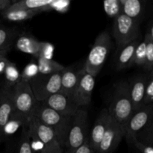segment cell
Returning <instances> with one entry per match:
<instances>
[{
  "label": "cell",
  "instance_id": "603a6c76",
  "mask_svg": "<svg viewBox=\"0 0 153 153\" xmlns=\"http://www.w3.org/2000/svg\"><path fill=\"white\" fill-rule=\"evenodd\" d=\"M52 0H21L13 1L9 9H19V10H34L40 9L50 4Z\"/></svg>",
  "mask_w": 153,
  "mask_h": 153
},
{
  "label": "cell",
  "instance_id": "3957f363",
  "mask_svg": "<svg viewBox=\"0 0 153 153\" xmlns=\"http://www.w3.org/2000/svg\"><path fill=\"white\" fill-rule=\"evenodd\" d=\"M111 48V39L110 34L107 31H102L97 36L88 54L83 67L85 71L96 77L102 68Z\"/></svg>",
  "mask_w": 153,
  "mask_h": 153
},
{
  "label": "cell",
  "instance_id": "1f68e13d",
  "mask_svg": "<svg viewBox=\"0 0 153 153\" xmlns=\"http://www.w3.org/2000/svg\"><path fill=\"white\" fill-rule=\"evenodd\" d=\"M18 153H34L30 144V137L28 128H25V126L24 127L21 133Z\"/></svg>",
  "mask_w": 153,
  "mask_h": 153
},
{
  "label": "cell",
  "instance_id": "ffe728a7",
  "mask_svg": "<svg viewBox=\"0 0 153 153\" xmlns=\"http://www.w3.org/2000/svg\"><path fill=\"white\" fill-rule=\"evenodd\" d=\"M28 119L13 113L10 119L7 121L6 125L3 128L2 131H1V141L7 140V138L11 137L16 131H18L20 127L26 126L28 125Z\"/></svg>",
  "mask_w": 153,
  "mask_h": 153
},
{
  "label": "cell",
  "instance_id": "5b68a950",
  "mask_svg": "<svg viewBox=\"0 0 153 153\" xmlns=\"http://www.w3.org/2000/svg\"><path fill=\"white\" fill-rule=\"evenodd\" d=\"M37 102L28 82L21 80L13 88V114L29 120Z\"/></svg>",
  "mask_w": 153,
  "mask_h": 153
},
{
  "label": "cell",
  "instance_id": "4dcf8cb0",
  "mask_svg": "<svg viewBox=\"0 0 153 153\" xmlns=\"http://www.w3.org/2000/svg\"><path fill=\"white\" fill-rule=\"evenodd\" d=\"M144 39L146 43V64L144 69L146 71L151 72L153 70V42L148 32L145 34Z\"/></svg>",
  "mask_w": 153,
  "mask_h": 153
},
{
  "label": "cell",
  "instance_id": "8fae6325",
  "mask_svg": "<svg viewBox=\"0 0 153 153\" xmlns=\"http://www.w3.org/2000/svg\"><path fill=\"white\" fill-rule=\"evenodd\" d=\"M125 132L120 126L111 117L108 127L100 142L96 153H112L116 149Z\"/></svg>",
  "mask_w": 153,
  "mask_h": 153
},
{
  "label": "cell",
  "instance_id": "e575fe53",
  "mask_svg": "<svg viewBox=\"0 0 153 153\" xmlns=\"http://www.w3.org/2000/svg\"><path fill=\"white\" fill-rule=\"evenodd\" d=\"M54 50L55 47L53 45L48 42H41V47L39 58H45V59H53Z\"/></svg>",
  "mask_w": 153,
  "mask_h": 153
},
{
  "label": "cell",
  "instance_id": "52a82bcc",
  "mask_svg": "<svg viewBox=\"0 0 153 153\" xmlns=\"http://www.w3.org/2000/svg\"><path fill=\"white\" fill-rule=\"evenodd\" d=\"M27 127L29 135L37 137L42 142L44 146L43 153H64L53 131L41 123L37 118L30 117Z\"/></svg>",
  "mask_w": 153,
  "mask_h": 153
},
{
  "label": "cell",
  "instance_id": "8d00e7d4",
  "mask_svg": "<svg viewBox=\"0 0 153 153\" xmlns=\"http://www.w3.org/2000/svg\"><path fill=\"white\" fill-rule=\"evenodd\" d=\"M12 4L13 1L10 0H0V11L2 12L7 10Z\"/></svg>",
  "mask_w": 153,
  "mask_h": 153
},
{
  "label": "cell",
  "instance_id": "2e32d148",
  "mask_svg": "<svg viewBox=\"0 0 153 153\" xmlns=\"http://www.w3.org/2000/svg\"><path fill=\"white\" fill-rule=\"evenodd\" d=\"M82 70H75L73 67H64L62 71L61 84V94L72 97L80 79Z\"/></svg>",
  "mask_w": 153,
  "mask_h": 153
},
{
  "label": "cell",
  "instance_id": "44dd1931",
  "mask_svg": "<svg viewBox=\"0 0 153 153\" xmlns=\"http://www.w3.org/2000/svg\"><path fill=\"white\" fill-rule=\"evenodd\" d=\"M122 5V13L126 16L138 21L143 12V1L140 0H120Z\"/></svg>",
  "mask_w": 153,
  "mask_h": 153
},
{
  "label": "cell",
  "instance_id": "8992f818",
  "mask_svg": "<svg viewBox=\"0 0 153 153\" xmlns=\"http://www.w3.org/2000/svg\"><path fill=\"white\" fill-rule=\"evenodd\" d=\"M62 71L49 75L39 73L29 82L37 102L45 101L50 96L60 92Z\"/></svg>",
  "mask_w": 153,
  "mask_h": 153
},
{
  "label": "cell",
  "instance_id": "9a60e30c",
  "mask_svg": "<svg viewBox=\"0 0 153 153\" xmlns=\"http://www.w3.org/2000/svg\"><path fill=\"white\" fill-rule=\"evenodd\" d=\"M147 76H138L132 79L129 84V93L132 105L133 113L144 106Z\"/></svg>",
  "mask_w": 153,
  "mask_h": 153
},
{
  "label": "cell",
  "instance_id": "d4e9b609",
  "mask_svg": "<svg viewBox=\"0 0 153 153\" xmlns=\"http://www.w3.org/2000/svg\"><path fill=\"white\" fill-rule=\"evenodd\" d=\"M137 138H140V142L145 144L153 146V110L149 120L146 126L136 135Z\"/></svg>",
  "mask_w": 153,
  "mask_h": 153
},
{
  "label": "cell",
  "instance_id": "d590c367",
  "mask_svg": "<svg viewBox=\"0 0 153 153\" xmlns=\"http://www.w3.org/2000/svg\"><path fill=\"white\" fill-rule=\"evenodd\" d=\"M74 153H95L89 143V137L86 139L85 143L79 148H78Z\"/></svg>",
  "mask_w": 153,
  "mask_h": 153
},
{
  "label": "cell",
  "instance_id": "484cf974",
  "mask_svg": "<svg viewBox=\"0 0 153 153\" xmlns=\"http://www.w3.org/2000/svg\"><path fill=\"white\" fill-rule=\"evenodd\" d=\"M71 2L68 0H52L50 4L43 7L44 12L56 11L58 13H65L68 11Z\"/></svg>",
  "mask_w": 153,
  "mask_h": 153
},
{
  "label": "cell",
  "instance_id": "e0dca14e",
  "mask_svg": "<svg viewBox=\"0 0 153 153\" xmlns=\"http://www.w3.org/2000/svg\"><path fill=\"white\" fill-rule=\"evenodd\" d=\"M138 43V40H136L122 46L121 48H119L120 52L117 59V70H123L134 65L133 61H134V52Z\"/></svg>",
  "mask_w": 153,
  "mask_h": 153
},
{
  "label": "cell",
  "instance_id": "30bf717a",
  "mask_svg": "<svg viewBox=\"0 0 153 153\" xmlns=\"http://www.w3.org/2000/svg\"><path fill=\"white\" fill-rule=\"evenodd\" d=\"M43 102L66 117H73L76 111L80 108L76 104L73 97L61 93H57L50 96L43 101Z\"/></svg>",
  "mask_w": 153,
  "mask_h": 153
},
{
  "label": "cell",
  "instance_id": "5bb4252c",
  "mask_svg": "<svg viewBox=\"0 0 153 153\" xmlns=\"http://www.w3.org/2000/svg\"><path fill=\"white\" fill-rule=\"evenodd\" d=\"M111 116L108 109L105 108L97 117L95 124L89 134V143L94 152H97L98 146L108 127Z\"/></svg>",
  "mask_w": 153,
  "mask_h": 153
},
{
  "label": "cell",
  "instance_id": "ba28073f",
  "mask_svg": "<svg viewBox=\"0 0 153 153\" xmlns=\"http://www.w3.org/2000/svg\"><path fill=\"white\" fill-rule=\"evenodd\" d=\"M113 35L118 48L137 40L139 35L138 21L121 13L114 18Z\"/></svg>",
  "mask_w": 153,
  "mask_h": 153
},
{
  "label": "cell",
  "instance_id": "9c48e42d",
  "mask_svg": "<svg viewBox=\"0 0 153 153\" xmlns=\"http://www.w3.org/2000/svg\"><path fill=\"white\" fill-rule=\"evenodd\" d=\"M95 87V77L82 70L79 83L72 97L79 108L88 105L91 102L92 93Z\"/></svg>",
  "mask_w": 153,
  "mask_h": 153
},
{
  "label": "cell",
  "instance_id": "cb8c5ba5",
  "mask_svg": "<svg viewBox=\"0 0 153 153\" xmlns=\"http://www.w3.org/2000/svg\"><path fill=\"white\" fill-rule=\"evenodd\" d=\"M3 74L5 78L6 85L10 87H14L21 81V73H19L16 64L10 61L6 67Z\"/></svg>",
  "mask_w": 153,
  "mask_h": 153
},
{
  "label": "cell",
  "instance_id": "74e56055",
  "mask_svg": "<svg viewBox=\"0 0 153 153\" xmlns=\"http://www.w3.org/2000/svg\"><path fill=\"white\" fill-rule=\"evenodd\" d=\"M9 62H10V61H8L6 57L0 58V74L4 73V70H5L6 67H7Z\"/></svg>",
  "mask_w": 153,
  "mask_h": 153
},
{
  "label": "cell",
  "instance_id": "6da1fadb",
  "mask_svg": "<svg viewBox=\"0 0 153 153\" xmlns=\"http://www.w3.org/2000/svg\"><path fill=\"white\" fill-rule=\"evenodd\" d=\"M31 116L53 131L64 152L67 135L74 116L73 117L62 116L43 102H37Z\"/></svg>",
  "mask_w": 153,
  "mask_h": 153
},
{
  "label": "cell",
  "instance_id": "836d02e7",
  "mask_svg": "<svg viewBox=\"0 0 153 153\" xmlns=\"http://www.w3.org/2000/svg\"><path fill=\"white\" fill-rule=\"evenodd\" d=\"M127 140L134 145V147L140 153H153V146L140 142L138 138H137L136 135L131 136Z\"/></svg>",
  "mask_w": 153,
  "mask_h": 153
},
{
  "label": "cell",
  "instance_id": "ab89813d",
  "mask_svg": "<svg viewBox=\"0 0 153 153\" xmlns=\"http://www.w3.org/2000/svg\"><path fill=\"white\" fill-rule=\"evenodd\" d=\"M7 53V50L4 51H0V58H4V57H6Z\"/></svg>",
  "mask_w": 153,
  "mask_h": 153
},
{
  "label": "cell",
  "instance_id": "7c38bea8",
  "mask_svg": "<svg viewBox=\"0 0 153 153\" xmlns=\"http://www.w3.org/2000/svg\"><path fill=\"white\" fill-rule=\"evenodd\" d=\"M152 110L153 104H151L144 105L140 110L133 113L126 128L125 136L127 139L133 135H137L144 128L149 122Z\"/></svg>",
  "mask_w": 153,
  "mask_h": 153
},
{
  "label": "cell",
  "instance_id": "ac0fdd59",
  "mask_svg": "<svg viewBox=\"0 0 153 153\" xmlns=\"http://www.w3.org/2000/svg\"><path fill=\"white\" fill-rule=\"evenodd\" d=\"M15 46L20 52L32 55L37 59L40 55L41 42L31 36L22 35L16 40Z\"/></svg>",
  "mask_w": 153,
  "mask_h": 153
},
{
  "label": "cell",
  "instance_id": "7a4b0ae2",
  "mask_svg": "<svg viewBox=\"0 0 153 153\" xmlns=\"http://www.w3.org/2000/svg\"><path fill=\"white\" fill-rule=\"evenodd\" d=\"M108 111L111 117L122 128L126 134L127 124L133 114L128 82H122L117 85Z\"/></svg>",
  "mask_w": 153,
  "mask_h": 153
},
{
  "label": "cell",
  "instance_id": "277c9868",
  "mask_svg": "<svg viewBox=\"0 0 153 153\" xmlns=\"http://www.w3.org/2000/svg\"><path fill=\"white\" fill-rule=\"evenodd\" d=\"M88 115L82 108L79 109L73 117L66 142L64 153H74L89 137Z\"/></svg>",
  "mask_w": 153,
  "mask_h": 153
},
{
  "label": "cell",
  "instance_id": "f546056e",
  "mask_svg": "<svg viewBox=\"0 0 153 153\" xmlns=\"http://www.w3.org/2000/svg\"><path fill=\"white\" fill-rule=\"evenodd\" d=\"M38 74L39 70L37 64L35 62H31L25 66L21 73V80L29 83Z\"/></svg>",
  "mask_w": 153,
  "mask_h": 153
},
{
  "label": "cell",
  "instance_id": "60d3db41",
  "mask_svg": "<svg viewBox=\"0 0 153 153\" xmlns=\"http://www.w3.org/2000/svg\"></svg>",
  "mask_w": 153,
  "mask_h": 153
},
{
  "label": "cell",
  "instance_id": "4fadbf2b",
  "mask_svg": "<svg viewBox=\"0 0 153 153\" xmlns=\"http://www.w3.org/2000/svg\"><path fill=\"white\" fill-rule=\"evenodd\" d=\"M13 88L5 85L0 89V142L3 128L13 113Z\"/></svg>",
  "mask_w": 153,
  "mask_h": 153
},
{
  "label": "cell",
  "instance_id": "f35d334b",
  "mask_svg": "<svg viewBox=\"0 0 153 153\" xmlns=\"http://www.w3.org/2000/svg\"><path fill=\"white\" fill-rule=\"evenodd\" d=\"M147 32L149 33V36H150V38L152 40V41L153 42V20L152 21V22L150 23L149 27V30L147 31Z\"/></svg>",
  "mask_w": 153,
  "mask_h": 153
},
{
  "label": "cell",
  "instance_id": "7402d4cb",
  "mask_svg": "<svg viewBox=\"0 0 153 153\" xmlns=\"http://www.w3.org/2000/svg\"><path fill=\"white\" fill-rule=\"evenodd\" d=\"M37 66H38L39 73L42 75H49L62 71L64 66L56 62L53 59L49 60L45 58H37Z\"/></svg>",
  "mask_w": 153,
  "mask_h": 153
},
{
  "label": "cell",
  "instance_id": "4316f807",
  "mask_svg": "<svg viewBox=\"0 0 153 153\" xmlns=\"http://www.w3.org/2000/svg\"><path fill=\"white\" fill-rule=\"evenodd\" d=\"M146 43L145 39H143V41L139 42L136 47L135 52H134V61L133 64L134 65L139 66L144 68L145 64H146Z\"/></svg>",
  "mask_w": 153,
  "mask_h": 153
},
{
  "label": "cell",
  "instance_id": "f1b7e54d",
  "mask_svg": "<svg viewBox=\"0 0 153 153\" xmlns=\"http://www.w3.org/2000/svg\"><path fill=\"white\" fill-rule=\"evenodd\" d=\"M14 35L15 33L13 30L0 28V51L9 50V46Z\"/></svg>",
  "mask_w": 153,
  "mask_h": 153
},
{
  "label": "cell",
  "instance_id": "d6986e66",
  "mask_svg": "<svg viewBox=\"0 0 153 153\" xmlns=\"http://www.w3.org/2000/svg\"><path fill=\"white\" fill-rule=\"evenodd\" d=\"M44 12L43 7L34 10H19V9H9L1 12L2 17L10 22H22L31 19L36 15Z\"/></svg>",
  "mask_w": 153,
  "mask_h": 153
},
{
  "label": "cell",
  "instance_id": "83f0119b",
  "mask_svg": "<svg viewBox=\"0 0 153 153\" xmlns=\"http://www.w3.org/2000/svg\"><path fill=\"white\" fill-rule=\"evenodd\" d=\"M103 7L106 14L115 18L122 13V5L120 0H106L103 2Z\"/></svg>",
  "mask_w": 153,
  "mask_h": 153
},
{
  "label": "cell",
  "instance_id": "d6a6232c",
  "mask_svg": "<svg viewBox=\"0 0 153 153\" xmlns=\"http://www.w3.org/2000/svg\"><path fill=\"white\" fill-rule=\"evenodd\" d=\"M151 104H153V70L149 72V74L147 75L144 97V105Z\"/></svg>",
  "mask_w": 153,
  "mask_h": 153
}]
</instances>
